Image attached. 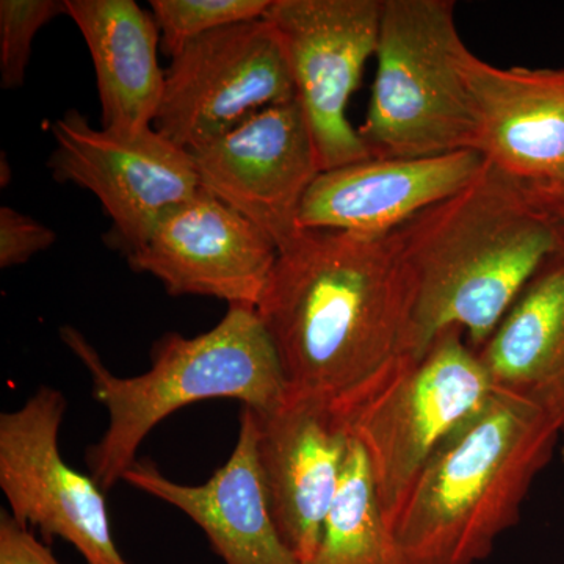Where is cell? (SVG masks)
Wrapping results in <instances>:
<instances>
[{
    "label": "cell",
    "mask_w": 564,
    "mask_h": 564,
    "mask_svg": "<svg viewBox=\"0 0 564 564\" xmlns=\"http://www.w3.org/2000/svg\"><path fill=\"white\" fill-rule=\"evenodd\" d=\"M122 481L188 516L225 564H300L274 524L251 408L243 406L240 413L239 436L228 462L204 484H177L151 462L133 464Z\"/></svg>",
    "instance_id": "9a60e30c"
},
{
    "label": "cell",
    "mask_w": 564,
    "mask_h": 564,
    "mask_svg": "<svg viewBox=\"0 0 564 564\" xmlns=\"http://www.w3.org/2000/svg\"><path fill=\"white\" fill-rule=\"evenodd\" d=\"M452 0H383L377 76L358 129L370 158L478 151L480 124L459 57Z\"/></svg>",
    "instance_id": "8992f818"
},
{
    "label": "cell",
    "mask_w": 564,
    "mask_h": 564,
    "mask_svg": "<svg viewBox=\"0 0 564 564\" xmlns=\"http://www.w3.org/2000/svg\"><path fill=\"white\" fill-rule=\"evenodd\" d=\"M478 151L348 163L315 177L300 206V229L384 234L469 185L485 169Z\"/></svg>",
    "instance_id": "5bb4252c"
},
{
    "label": "cell",
    "mask_w": 564,
    "mask_h": 564,
    "mask_svg": "<svg viewBox=\"0 0 564 564\" xmlns=\"http://www.w3.org/2000/svg\"><path fill=\"white\" fill-rule=\"evenodd\" d=\"M477 352L494 388L540 408L564 436V247Z\"/></svg>",
    "instance_id": "e0dca14e"
},
{
    "label": "cell",
    "mask_w": 564,
    "mask_h": 564,
    "mask_svg": "<svg viewBox=\"0 0 564 564\" xmlns=\"http://www.w3.org/2000/svg\"><path fill=\"white\" fill-rule=\"evenodd\" d=\"M272 0H152L161 46L173 57L193 40L229 25L265 17Z\"/></svg>",
    "instance_id": "ffe728a7"
},
{
    "label": "cell",
    "mask_w": 564,
    "mask_h": 564,
    "mask_svg": "<svg viewBox=\"0 0 564 564\" xmlns=\"http://www.w3.org/2000/svg\"><path fill=\"white\" fill-rule=\"evenodd\" d=\"M65 395L41 386L0 415V489L21 525L66 541L87 564H129L111 533L106 491L61 452Z\"/></svg>",
    "instance_id": "30bf717a"
},
{
    "label": "cell",
    "mask_w": 564,
    "mask_h": 564,
    "mask_svg": "<svg viewBox=\"0 0 564 564\" xmlns=\"http://www.w3.org/2000/svg\"><path fill=\"white\" fill-rule=\"evenodd\" d=\"M534 202L564 223V174L552 180L522 182Z\"/></svg>",
    "instance_id": "cb8c5ba5"
},
{
    "label": "cell",
    "mask_w": 564,
    "mask_h": 564,
    "mask_svg": "<svg viewBox=\"0 0 564 564\" xmlns=\"http://www.w3.org/2000/svg\"><path fill=\"white\" fill-rule=\"evenodd\" d=\"M414 285L395 231L296 229L278 245L259 317L289 399L334 411L408 351Z\"/></svg>",
    "instance_id": "6da1fadb"
},
{
    "label": "cell",
    "mask_w": 564,
    "mask_h": 564,
    "mask_svg": "<svg viewBox=\"0 0 564 564\" xmlns=\"http://www.w3.org/2000/svg\"><path fill=\"white\" fill-rule=\"evenodd\" d=\"M496 391L459 328L386 364L333 413L361 445L389 527L441 444Z\"/></svg>",
    "instance_id": "5b68a950"
},
{
    "label": "cell",
    "mask_w": 564,
    "mask_h": 564,
    "mask_svg": "<svg viewBox=\"0 0 564 564\" xmlns=\"http://www.w3.org/2000/svg\"><path fill=\"white\" fill-rule=\"evenodd\" d=\"M293 99L280 33L259 18L207 33L173 55L155 131L191 152Z\"/></svg>",
    "instance_id": "52a82bcc"
},
{
    "label": "cell",
    "mask_w": 564,
    "mask_h": 564,
    "mask_svg": "<svg viewBox=\"0 0 564 564\" xmlns=\"http://www.w3.org/2000/svg\"><path fill=\"white\" fill-rule=\"evenodd\" d=\"M57 240V232L46 225L2 206L0 209V269L22 265L31 261L33 256L47 250Z\"/></svg>",
    "instance_id": "7402d4cb"
},
{
    "label": "cell",
    "mask_w": 564,
    "mask_h": 564,
    "mask_svg": "<svg viewBox=\"0 0 564 564\" xmlns=\"http://www.w3.org/2000/svg\"><path fill=\"white\" fill-rule=\"evenodd\" d=\"M310 564H404L378 500L370 464L352 437L339 489Z\"/></svg>",
    "instance_id": "d6986e66"
},
{
    "label": "cell",
    "mask_w": 564,
    "mask_h": 564,
    "mask_svg": "<svg viewBox=\"0 0 564 564\" xmlns=\"http://www.w3.org/2000/svg\"><path fill=\"white\" fill-rule=\"evenodd\" d=\"M66 14L57 0H2L0 2V85L6 90L24 84L36 33Z\"/></svg>",
    "instance_id": "44dd1931"
},
{
    "label": "cell",
    "mask_w": 564,
    "mask_h": 564,
    "mask_svg": "<svg viewBox=\"0 0 564 564\" xmlns=\"http://www.w3.org/2000/svg\"><path fill=\"white\" fill-rule=\"evenodd\" d=\"M560 430L534 404L496 389L415 478L391 530L404 564H477L518 524Z\"/></svg>",
    "instance_id": "3957f363"
},
{
    "label": "cell",
    "mask_w": 564,
    "mask_h": 564,
    "mask_svg": "<svg viewBox=\"0 0 564 564\" xmlns=\"http://www.w3.org/2000/svg\"><path fill=\"white\" fill-rule=\"evenodd\" d=\"M52 176L91 192L113 228L109 239L126 252L139 251L166 210L202 188L191 154L155 131L95 129L68 110L51 128Z\"/></svg>",
    "instance_id": "9c48e42d"
},
{
    "label": "cell",
    "mask_w": 564,
    "mask_h": 564,
    "mask_svg": "<svg viewBox=\"0 0 564 564\" xmlns=\"http://www.w3.org/2000/svg\"><path fill=\"white\" fill-rule=\"evenodd\" d=\"M414 285L408 351L459 328L475 351L549 258L564 223L524 184L486 162L469 185L395 229Z\"/></svg>",
    "instance_id": "7a4b0ae2"
},
{
    "label": "cell",
    "mask_w": 564,
    "mask_h": 564,
    "mask_svg": "<svg viewBox=\"0 0 564 564\" xmlns=\"http://www.w3.org/2000/svg\"><path fill=\"white\" fill-rule=\"evenodd\" d=\"M0 564H61L51 549L7 511L0 513Z\"/></svg>",
    "instance_id": "603a6c76"
},
{
    "label": "cell",
    "mask_w": 564,
    "mask_h": 564,
    "mask_svg": "<svg viewBox=\"0 0 564 564\" xmlns=\"http://www.w3.org/2000/svg\"><path fill=\"white\" fill-rule=\"evenodd\" d=\"M381 10L383 0H272L263 17L284 44L322 172L370 159L347 110L377 54Z\"/></svg>",
    "instance_id": "ba28073f"
},
{
    "label": "cell",
    "mask_w": 564,
    "mask_h": 564,
    "mask_svg": "<svg viewBox=\"0 0 564 564\" xmlns=\"http://www.w3.org/2000/svg\"><path fill=\"white\" fill-rule=\"evenodd\" d=\"M95 66L102 128H151L161 109L166 74L159 65L161 32L133 0H65Z\"/></svg>",
    "instance_id": "ac0fdd59"
},
{
    "label": "cell",
    "mask_w": 564,
    "mask_h": 564,
    "mask_svg": "<svg viewBox=\"0 0 564 564\" xmlns=\"http://www.w3.org/2000/svg\"><path fill=\"white\" fill-rule=\"evenodd\" d=\"M276 259L269 234L203 187L166 210L144 247L128 256L133 272L151 274L172 296L251 307L261 302Z\"/></svg>",
    "instance_id": "8fae6325"
},
{
    "label": "cell",
    "mask_w": 564,
    "mask_h": 564,
    "mask_svg": "<svg viewBox=\"0 0 564 564\" xmlns=\"http://www.w3.org/2000/svg\"><path fill=\"white\" fill-rule=\"evenodd\" d=\"M480 124L478 152L521 182L564 174V68H497L459 57Z\"/></svg>",
    "instance_id": "2e32d148"
},
{
    "label": "cell",
    "mask_w": 564,
    "mask_h": 564,
    "mask_svg": "<svg viewBox=\"0 0 564 564\" xmlns=\"http://www.w3.org/2000/svg\"><path fill=\"white\" fill-rule=\"evenodd\" d=\"M188 154L202 187L258 225L276 245L299 229L304 195L322 173L296 99L259 111Z\"/></svg>",
    "instance_id": "7c38bea8"
},
{
    "label": "cell",
    "mask_w": 564,
    "mask_h": 564,
    "mask_svg": "<svg viewBox=\"0 0 564 564\" xmlns=\"http://www.w3.org/2000/svg\"><path fill=\"white\" fill-rule=\"evenodd\" d=\"M258 455L274 524L300 564L313 562L334 502L350 434L325 404L289 399L256 413Z\"/></svg>",
    "instance_id": "4fadbf2b"
},
{
    "label": "cell",
    "mask_w": 564,
    "mask_h": 564,
    "mask_svg": "<svg viewBox=\"0 0 564 564\" xmlns=\"http://www.w3.org/2000/svg\"><path fill=\"white\" fill-rule=\"evenodd\" d=\"M61 337L84 364L93 399L109 415L101 440L85 454L88 473L106 492L139 462L148 434L182 408L232 399L269 413L288 395L280 359L256 307L229 306L220 323L199 336L166 333L152 348L151 369L135 377L111 372L79 329L63 326Z\"/></svg>",
    "instance_id": "277c9868"
}]
</instances>
